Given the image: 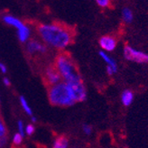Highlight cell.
<instances>
[{
    "label": "cell",
    "instance_id": "6da1fadb",
    "mask_svg": "<svg viewBox=\"0 0 148 148\" xmlns=\"http://www.w3.org/2000/svg\"><path fill=\"white\" fill-rule=\"evenodd\" d=\"M42 40L48 45L58 50H63L73 42L75 31L68 25L60 22L53 24H40L37 25Z\"/></svg>",
    "mask_w": 148,
    "mask_h": 148
},
{
    "label": "cell",
    "instance_id": "7a4b0ae2",
    "mask_svg": "<svg viewBox=\"0 0 148 148\" xmlns=\"http://www.w3.org/2000/svg\"><path fill=\"white\" fill-rule=\"evenodd\" d=\"M54 67L60 74L65 83H72L82 80L76 62L68 53H61L58 54L54 61Z\"/></svg>",
    "mask_w": 148,
    "mask_h": 148
},
{
    "label": "cell",
    "instance_id": "3957f363",
    "mask_svg": "<svg viewBox=\"0 0 148 148\" xmlns=\"http://www.w3.org/2000/svg\"><path fill=\"white\" fill-rule=\"evenodd\" d=\"M48 98L53 106L70 107L75 104L67 83L63 81L48 88Z\"/></svg>",
    "mask_w": 148,
    "mask_h": 148
},
{
    "label": "cell",
    "instance_id": "277c9868",
    "mask_svg": "<svg viewBox=\"0 0 148 148\" xmlns=\"http://www.w3.org/2000/svg\"><path fill=\"white\" fill-rule=\"evenodd\" d=\"M124 57L127 61L135 62L138 63H147L148 62V54L135 49L130 45H125L124 47Z\"/></svg>",
    "mask_w": 148,
    "mask_h": 148
},
{
    "label": "cell",
    "instance_id": "5b68a950",
    "mask_svg": "<svg viewBox=\"0 0 148 148\" xmlns=\"http://www.w3.org/2000/svg\"><path fill=\"white\" fill-rule=\"evenodd\" d=\"M70 91L71 94V97L73 100L76 102H82L87 98V91L86 88L83 83V80L76 81L72 83H67Z\"/></svg>",
    "mask_w": 148,
    "mask_h": 148
},
{
    "label": "cell",
    "instance_id": "8992f818",
    "mask_svg": "<svg viewBox=\"0 0 148 148\" xmlns=\"http://www.w3.org/2000/svg\"><path fill=\"white\" fill-rule=\"evenodd\" d=\"M43 81H44V83L47 85L48 88L51 86L56 85L62 81L60 74H59V72L57 71L53 64L50 65L49 67H47L45 69V71H44Z\"/></svg>",
    "mask_w": 148,
    "mask_h": 148
},
{
    "label": "cell",
    "instance_id": "52a82bcc",
    "mask_svg": "<svg viewBox=\"0 0 148 148\" xmlns=\"http://www.w3.org/2000/svg\"><path fill=\"white\" fill-rule=\"evenodd\" d=\"M99 44L103 50V51L110 53V51H113L116 48L117 40L116 37L112 35H104L99 38Z\"/></svg>",
    "mask_w": 148,
    "mask_h": 148
},
{
    "label": "cell",
    "instance_id": "ba28073f",
    "mask_svg": "<svg viewBox=\"0 0 148 148\" xmlns=\"http://www.w3.org/2000/svg\"><path fill=\"white\" fill-rule=\"evenodd\" d=\"M26 53L28 54H34L35 53H47V47L44 44L41 43L38 41L32 40L26 44Z\"/></svg>",
    "mask_w": 148,
    "mask_h": 148
},
{
    "label": "cell",
    "instance_id": "9c48e42d",
    "mask_svg": "<svg viewBox=\"0 0 148 148\" xmlns=\"http://www.w3.org/2000/svg\"><path fill=\"white\" fill-rule=\"evenodd\" d=\"M3 21L5 22L6 25H12L14 27L17 28L18 31L22 30V29H23L25 26V25L23 23V22L20 21L16 17H14L13 16H10V14H5V16H3Z\"/></svg>",
    "mask_w": 148,
    "mask_h": 148
},
{
    "label": "cell",
    "instance_id": "30bf717a",
    "mask_svg": "<svg viewBox=\"0 0 148 148\" xmlns=\"http://www.w3.org/2000/svg\"><path fill=\"white\" fill-rule=\"evenodd\" d=\"M99 56L101 57L102 60L107 63V67L112 69L115 72L117 71V64L113 58H111L107 53H105V51H99Z\"/></svg>",
    "mask_w": 148,
    "mask_h": 148
},
{
    "label": "cell",
    "instance_id": "8fae6325",
    "mask_svg": "<svg viewBox=\"0 0 148 148\" xmlns=\"http://www.w3.org/2000/svg\"><path fill=\"white\" fill-rule=\"evenodd\" d=\"M133 100H134V93L129 90H125L121 94V101L123 105L125 107H128L132 104Z\"/></svg>",
    "mask_w": 148,
    "mask_h": 148
},
{
    "label": "cell",
    "instance_id": "7c38bea8",
    "mask_svg": "<svg viewBox=\"0 0 148 148\" xmlns=\"http://www.w3.org/2000/svg\"><path fill=\"white\" fill-rule=\"evenodd\" d=\"M68 145H69L68 138L64 136H61L56 138L53 148H67Z\"/></svg>",
    "mask_w": 148,
    "mask_h": 148
},
{
    "label": "cell",
    "instance_id": "4fadbf2b",
    "mask_svg": "<svg viewBox=\"0 0 148 148\" xmlns=\"http://www.w3.org/2000/svg\"><path fill=\"white\" fill-rule=\"evenodd\" d=\"M122 18L125 23L129 24L134 19V14L129 7H124L122 10Z\"/></svg>",
    "mask_w": 148,
    "mask_h": 148
},
{
    "label": "cell",
    "instance_id": "5bb4252c",
    "mask_svg": "<svg viewBox=\"0 0 148 148\" xmlns=\"http://www.w3.org/2000/svg\"><path fill=\"white\" fill-rule=\"evenodd\" d=\"M17 34H18V38L20 40V42H25L29 39V37H30V29L25 25L22 30L17 32Z\"/></svg>",
    "mask_w": 148,
    "mask_h": 148
},
{
    "label": "cell",
    "instance_id": "9a60e30c",
    "mask_svg": "<svg viewBox=\"0 0 148 148\" xmlns=\"http://www.w3.org/2000/svg\"><path fill=\"white\" fill-rule=\"evenodd\" d=\"M20 103H21V105H22V108H24V110L25 111V112H26L29 116H32V115H33L32 109H31L30 107H29V105H28V103H27L26 99L23 97V96H21V97H20Z\"/></svg>",
    "mask_w": 148,
    "mask_h": 148
},
{
    "label": "cell",
    "instance_id": "2e32d148",
    "mask_svg": "<svg viewBox=\"0 0 148 148\" xmlns=\"http://www.w3.org/2000/svg\"><path fill=\"white\" fill-rule=\"evenodd\" d=\"M6 133H7V129L5 127V124L1 116H0V138L3 136H6Z\"/></svg>",
    "mask_w": 148,
    "mask_h": 148
},
{
    "label": "cell",
    "instance_id": "e0dca14e",
    "mask_svg": "<svg viewBox=\"0 0 148 148\" xmlns=\"http://www.w3.org/2000/svg\"><path fill=\"white\" fill-rule=\"evenodd\" d=\"M23 142V136H22L19 133L18 134H16L14 136V138H13V143L16 145H19L22 144Z\"/></svg>",
    "mask_w": 148,
    "mask_h": 148
},
{
    "label": "cell",
    "instance_id": "ac0fdd59",
    "mask_svg": "<svg viewBox=\"0 0 148 148\" xmlns=\"http://www.w3.org/2000/svg\"><path fill=\"white\" fill-rule=\"evenodd\" d=\"M99 6H100L101 8H106V7H108L110 5V1L109 0H97V2Z\"/></svg>",
    "mask_w": 148,
    "mask_h": 148
},
{
    "label": "cell",
    "instance_id": "d6986e66",
    "mask_svg": "<svg viewBox=\"0 0 148 148\" xmlns=\"http://www.w3.org/2000/svg\"><path fill=\"white\" fill-rule=\"evenodd\" d=\"M34 131H35V128H34V127L33 125H28L27 127H26V128H25V133L28 135V136H32L34 133Z\"/></svg>",
    "mask_w": 148,
    "mask_h": 148
},
{
    "label": "cell",
    "instance_id": "ffe728a7",
    "mask_svg": "<svg viewBox=\"0 0 148 148\" xmlns=\"http://www.w3.org/2000/svg\"><path fill=\"white\" fill-rule=\"evenodd\" d=\"M82 130H83V132L85 133L87 136H90L92 133V127H90V125H83Z\"/></svg>",
    "mask_w": 148,
    "mask_h": 148
},
{
    "label": "cell",
    "instance_id": "44dd1931",
    "mask_svg": "<svg viewBox=\"0 0 148 148\" xmlns=\"http://www.w3.org/2000/svg\"><path fill=\"white\" fill-rule=\"evenodd\" d=\"M18 130H19V134L24 137L25 136V129H24V124L22 121H18Z\"/></svg>",
    "mask_w": 148,
    "mask_h": 148
},
{
    "label": "cell",
    "instance_id": "7402d4cb",
    "mask_svg": "<svg viewBox=\"0 0 148 148\" xmlns=\"http://www.w3.org/2000/svg\"><path fill=\"white\" fill-rule=\"evenodd\" d=\"M6 143H7V137L6 136H3V137L0 138V148L5 147Z\"/></svg>",
    "mask_w": 148,
    "mask_h": 148
},
{
    "label": "cell",
    "instance_id": "603a6c76",
    "mask_svg": "<svg viewBox=\"0 0 148 148\" xmlns=\"http://www.w3.org/2000/svg\"><path fill=\"white\" fill-rule=\"evenodd\" d=\"M0 71H1V72L4 74H5L7 72V68L5 67V65L3 64L2 62H0Z\"/></svg>",
    "mask_w": 148,
    "mask_h": 148
},
{
    "label": "cell",
    "instance_id": "cb8c5ba5",
    "mask_svg": "<svg viewBox=\"0 0 148 148\" xmlns=\"http://www.w3.org/2000/svg\"><path fill=\"white\" fill-rule=\"evenodd\" d=\"M3 81H4V84L5 85V86H10V80H9V79H7V78H4L3 79Z\"/></svg>",
    "mask_w": 148,
    "mask_h": 148
},
{
    "label": "cell",
    "instance_id": "d4e9b609",
    "mask_svg": "<svg viewBox=\"0 0 148 148\" xmlns=\"http://www.w3.org/2000/svg\"><path fill=\"white\" fill-rule=\"evenodd\" d=\"M32 121L33 122H36V118L34 116H32Z\"/></svg>",
    "mask_w": 148,
    "mask_h": 148
}]
</instances>
